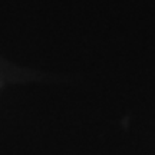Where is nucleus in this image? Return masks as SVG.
Wrapping results in <instances>:
<instances>
[]
</instances>
